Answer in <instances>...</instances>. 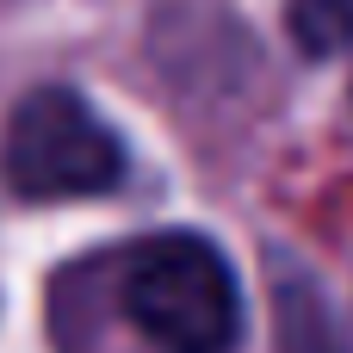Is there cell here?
<instances>
[{
    "mask_svg": "<svg viewBox=\"0 0 353 353\" xmlns=\"http://www.w3.org/2000/svg\"><path fill=\"white\" fill-rule=\"evenodd\" d=\"M124 316L161 353H230L242 329L236 273L205 236H155L124 267Z\"/></svg>",
    "mask_w": 353,
    "mask_h": 353,
    "instance_id": "6da1fadb",
    "label": "cell"
},
{
    "mask_svg": "<svg viewBox=\"0 0 353 353\" xmlns=\"http://www.w3.org/2000/svg\"><path fill=\"white\" fill-rule=\"evenodd\" d=\"M6 180L25 199H93L124 180V149L68 87H37L6 124Z\"/></svg>",
    "mask_w": 353,
    "mask_h": 353,
    "instance_id": "7a4b0ae2",
    "label": "cell"
},
{
    "mask_svg": "<svg viewBox=\"0 0 353 353\" xmlns=\"http://www.w3.org/2000/svg\"><path fill=\"white\" fill-rule=\"evenodd\" d=\"M273 310H279V347H273V353H347V347H341L335 316L323 310V298H316L304 279L279 285Z\"/></svg>",
    "mask_w": 353,
    "mask_h": 353,
    "instance_id": "3957f363",
    "label": "cell"
},
{
    "mask_svg": "<svg viewBox=\"0 0 353 353\" xmlns=\"http://www.w3.org/2000/svg\"><path fill=\"white\" fill-rule=\"evenodd\" d=\"M285 25L310 56H335L341 43H353V0H292Z\"/></svg>",
    "mask_w": 353,
    "mask_h": 353,
    "instance_id": "277c9868",
    "label": "cell"
}]
</instances>
